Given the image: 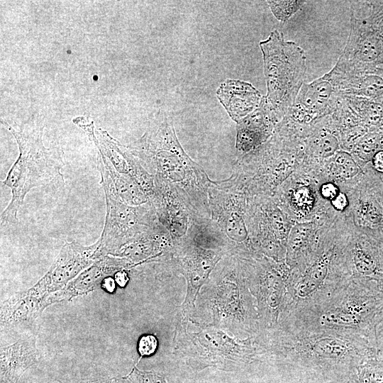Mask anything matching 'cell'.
Masks as SVG:
<instances>
[{"label": "cell", "mask_w": 383, "mask_h": 383, "mask_svg": "<svg viewBox=\"0 0 383 383\" xmlns=\"http://www.w3.org/2000/svg\"><path fill=\"white\" fill-rule=\"evenodd\" d=\"M323 177L318 165L304 163L279 187L277 203L294 223L332 216L319 194Z\"/></svg>", "instance_id": "cell-8"}, {"label": "cell", "mask_w": 383, "mask_h": 383, "mask_svg": "<svg viewBox=\"0 0 383 383\" xmlns=\"http://www.w3.org/2000/svg\"><path fill=\"white\" fill-rule=\"evenodd\" d=\"M289 378V383H323L312 377L304 374L291 376Z\"/></svg>", "instance_id": "cell-33"}, {"label": "cell", "mask_w": 383, "mask_h": 383, "mask_svg": "<svg viewBox=\"0 0 383 383\" xmlns=\"http://www.w3.org/2000/svg\"><path fill=\"white\" fill-rule=\"evenodd\" d=\"M113 276L116 284L121 287H124L129 280L128 273L123 269L118 270Z\"/></svg>", "instance_id": "cell-32"}, {"label": "cell", "mask_w": 383, "mask_h": 383, "mask_svg": "<svg viewBox=\"0 0 383 383\" xmlns=\"http://www.w3.org/2000/svg\"><path fill=\"white\" fill-rule=\"evenodd\" d=\"M333 69L383 72V1H350L348 38Z\"/></svg>", "instance_id": "cell-6"}, {"label": "cell", "mask_w": 383, "mask_h": 383, "mask_svg": "<svg viewBox=\"0 0 383 383\" xmlns=\"http://www.w3.org/2000/svg\"><path fill=\"white\" fill-rule=\"evenodd\" d=\"M216 96L230 117L237 123L257 109L263 98L252 84L234 79L222 82L216 91Z\"/></svg>", "instance_id": "cell-18"}, {"label": "cell", "mask_w": 383, "mask_h": 383, "mask_svg": "<svg viewBox=\"0 0 383 383\" xmlns=\"http://www.w3.org/2000/svg\"><path fill=\"white\" fill-rule=\"evenodd\" d=\"M126 377L130 383H167L163 376L152 372L140 370L136 365Z\"/></svg>", "instance_id": "cell-27"}, {"label": "cell", "mask_w": 383, "mask_h": 383, "mask_svg": "<svg viewBox=\"0 0 383 383\" xmlns=\"http://www.w3.org/2000/svg\"><path fill=\"white\" fill-rule=\"evenodd\" d=\"M60 383H130L126 377H109L102 374H91L84 376L63 377L56 379Z\"/></svg>", "instance_id": "cell-26"}, {"label": "cell", "mask_w": 383, "mask_h": 383, "mask_svg": "<svg viewBox=\"0 0 383 383\" xmlns=\"http://www.w3.org/2000/svg\"><path fill=\"white\" fill-rule=\"evenodd\" d=\"M267 84V102L279 122L293 106L304 83L306 57L296 43L273 30L260 42Z\"/></svg>", "instance_id": "cell-5"}, {"label": "cell", "mask_w": 383, "mask_h": 383, "mask_svg": "<svg viewBox=\"0 0 383 383\" xmlns=\"http://www.w3.org/2000/svg\"><path fill=\"white\" fill-rule=\"evenodd\" d=\"M278 123L263 96L259 107L238 122L237 148L245 152L258 148L271 138Z\"/></svg>", "instance_id": "cell-17"}, {"label": "cell", "mask_w": 383, "mask_h": 383, "mask_svg": "<svg viewBox=\"0 0 383 383\" xmlns=\"http://www.w3.org/2000/svg\"><path fill=\"white\" fill-rule=\"evenodd\" d=\"M340 95L383 98V72L349 73L333 68L322 76Z\"/></svg>", "instance_id": "cell-19"}, {"label": "cell", "mask_w": 383, "mask_h": 383, "mask_svg": "<svg viewBox=\"0 0 383 383\" xmlns=\"http://www.w3.org/2000/svg\"><path fill=\"white\" fill-rule=\"evenodd\" d=\"M347 106L370 129L379 128L383 118V98L341 95Z\"/></svg>", "instance_id": "cell-23"}, {"label": "cell", "mask_w": 383, "mask_h": 383, "mask_svg": "<svg viewBox=\"0 0 383 383\" xmlns=\"http://www.w3.org/2000/svg\"><path fill=\"white\" fill-rule=\"evenodd\" d=\"M382 319L383 290L374 283L350 279L324 303L278 327L353 333L375 344V328Z\"/></svg>", "instance_id": "cell-3"}, {"label": "cell", "mask_w": 383, "mask_h": 383, "mask_svg": "<svg viewBox=\"0 0 383 383\" xmlns=\"http://www.w3.org/2000/svg\"><path fill=\"white\" fill-rule=\"evenodd\" d=\"M1 123L16 138L19 155L5 179L1 182L11 192V199L1 215V225L18 221L17 214L26 194L33 188L63 181V152L59 148L45 146L43 125L26 122L16 131L6 121Z\"/></svg>", "instance_id": "cell-4"}, {"label": "cell", "mask_w": 383, "mask_h": 383, "mask_svg": "<svg viewBox=\"0 0 383 383\" xmlns=\"http://www.w3.org/2000/svg\"><path fill=\"white\" fill-rule=\"evenodd\" d=\"M268 5L274 17L279 21H287L301 9L304 1H268Z\"/></svg>", "instance_id": "cell-25"}, {"label": "cell", "mask_w": 383, "mask_h": 383, "mask_svg": "<svg viewBox=\"0 0 383 383\" xmlns=\"http://www.w3.org/2000/svg\"><path fill=\"white\" fill-rule=\"evenodd\" d=\"M375 345L378 356L383 358V319L375 328Z\"/></svg>", "instance_id": "cell-30"}, {"label": "cell", "mask_w": 383, "mask_h": 383, "mask_svg": "<svg viewBox=\"0 0 383 383\" xmlns=\"http://www.w3.org/2000/svg\"><path fill=\"white\" fill-rule=\"evenodd\" d=\"M100 287L107 293H113L116 288V282L113 276H107L103 279L101 282Z\"/></svg>", "instance_id": "cell-31"}, {"label": "cell", "mask_w": 383, "mask_h": 383, "mask_svg": "<svg viewBox=\"0 0 383 383\" xmlns=\"http://www.w3.org/2000/svg\"><path fill=\"white\" fill-rule=\"evenodd\" d=\"M361 178L349 191L348 218L357 228L383 237V179L367 162Z\"/></svg>", "instance_id": "cell-11"}, {"label": "cell", "mask_w": 383, "mask_h": 383, "mask_svg": "<svg viewBox=\"0 0 383 383\" xmlns=\"http://www.w3.org/2000/svg\"><path fill=\"white\" fill-rule=\"evenodd\" d=\"M290 273L286 261L260 260L252 269L250 284L257 301L260 331L278 326Z\"/></svg>", "instance_id": "cell-9"}, {"label": "cell", "mask_w": 383, "mask_h": 383, "mask_svg": "<svg viewBox=\"0 0 383 383\" xmlns=\"http://www.w3.org/2000/svg\"><path fill=\"white\" fill-rule=\"evenodd\" d=\"M40 354L32 338L19 339L1 348V383H17L23 372L35 365Z\"/></svg>", "instance_id": "cell-20"}, {"label": "cell", "mask_w": 383, "mask_h": 383, "mask_svg": "<svg viewBox=\"0 0 383 383\" xmlns=\"http://www.w3.org/2000/svg\"><path fill=\"white\" fill-rule=\"evenodd\" d=\"M255 339L267 360L289 376L308 375L323 383H346L362 362L377 355L374 343L348 332L277 327L260 331Z\"/></svg>", "instance_id": "cell-1"}, {"label": "cell", "mask_w": 383, "mask_h": 383, "mask_svg": "<svg viewBox=\"0 0 383 383\" xmlns=\"http://www.w3.org/2000/svg\"><path fill=\"white\" fill-rule=\"evenodd\" d=\"M346 383H383V358L376 355L365 360Z\"/></svg>", "instance_id": "cell-24"}, {"label": "cell", "mask_w": 383, "mask_h": 383, "mask_svg": "<svg viewBox=\"0 0 383 383\" xmlns=\"http://www.w3.org/2000/svg\"><path fill=\"white\" fill-rule=\"evenodd\" d=\"M46 307L45 297L35 296L27 289L16 293L1 304V326H16L30 323Z\"/></svg>", "instance_id": "cell-21"}, {"label": "cell", "mask_w": 383, "mask_h": 383, "mask_svg": "<svg viewBox=\"0 0 383 383\" xmlns=\"http://www.w3.org/2000/svg\"><path fill=\"white\" fill-rule=\"evenodd\" d=\"M99 244L98 240L89 246L76 242L65 243L47 273L27 290L43 298L62 289L82 272L100 260L96 254Z\"/></svg>", "instance_id": "cell-12"}, {"label": "cell", "mask_w": 383, "mask_h": 383, "mask_svg": "<svg viewBox=\"0 0 383 383\" xmlns=\"http://www.w3.org/2000/svg\"><path fill=\"white\" fill-rule=\"evenodd\" d=\"M364 166L348 151L340 150L321 164V170L328 179L341 187H353L363 174Z\"/></svg>", "instance_id": "cell-22"}, {"label": "cell", "mask_w": 383, "mask_h": 383, "mask_svg": "<svg viewBox=\"0 0 383 383\" xmlns=\"http://www.w3.org/2000/svg\"><path fill=\"white\" fill-rule=\"evenodd\" d=\"M157 345L158 341L154 335L144 334L141 335L137 343V350L140 358L154 354L157 348Z\"/></svg>", "instance_id": "cell-28"}, {"label": "cell", "mask_w": 383, "mask_h": 383, "mask_svg": "<svg viewBox=\"0 0 383 383\" xmlns=\"http://www.w3.org/2000/svg\"><path fill=\"white\" fill-rule=\"evenodd\" d=\"M345 257L351 279L374 283L383 290V237L365 232L350 221Z\"/></svg>", "instance_id": "cell-13"}, {"label": "cell", "mask_w": 383, "mask_h": 383, "mask_svg": "<svg viewBox=\"0 0 383 383\" xmlns=\"http://www.w3.org/2000/svg\"><path fill=\"white\" fill-rule=\"evenodd\" d=\"M127 264L128 262L124 258L106 255L82 272L65 288L49 294L47 302L50 305L89 293L99 287L104 278L113 275L118 270L123 269Z\"/></svg>", "instance_id": "cell-16"}, {"label": "cell", "mask_w": 383, "mask_h": 383, "mask_svg": "<svg viewBox=\"0 0 383 383\" xmlns=\"http://www.w3.org/2000/svg\"><path fill=\"white\" fill-rule=\"evenodd\" d=\"M336 219L319 218L295 223L288 236L286 262L290 270L305 267L321 250Z\"/></svg>", "instance_id": "cell-14"}, {"label": "cell", "mask_w": 383, "mask_h": 383, "mask_svg": "<svg viewBox=\"0 0 383 383\" xmlns=\"http://www.w3.org/2000/svg\"><path fill=\"white\" fill-rule=\"evenodd\" d=\"M338 94L323 77L310 83H304L293 106L285 115L301 125H311L332 113Z\"/></svg>", "instance_id": "cell-15"}, {"label": "cell", "mask_w": 383, "mask_h": 383, "mask_svg": "<svg viewBox=\"0 0 383 383\" xmlns=\"http://www.w3.org/2000/svg\"><path fill=\"white\" fill-rule=\"evenodd\" d=\"M181 342L188 362L193 368L202 370L217 367L224 370H237L250 363L263 360V348L255 338L233 339L216 328H204L196 333L185 332Z\"/></svg>", "instance_id": "cell-7"}, {"label": "cell", "mask_w": 383, "mask_h": 383, "mask_svg": "<svg viewBox=\"0 0 383 383\" xmlns=\"http://www.w3.org/2000/svg\"><path fill=\"white\" fill-rule=\"evenodd\" d=\"M350 221L338 218L321 250L304 267L291 270L279 325L327 301L350 280L345 257Z\"/></svg>", "instance_id": "cell-2"}, {"label": "cell", "mask_w": 383, "mask_h": 383, "mask_svg": "<svg viewBox=\"0 0 383 383\" xmlns=\"http://www.w3.org/2000/svg\"><path fill=\"white\" fill-rule=\"evenodd\" d=\"M97 168L106 204L104 226L98 240L97 254L102 259L117 254L137 234L136 227L143 223L140 211L129 207L118 195L106 167L99 157Z\"/></svg>", "instance_id": "cell-10"}, {"label": "cell", "mask_w": 383, "mask_h": 383, "mask_svg": "<svg viewBox=\"0 0 383 383\" xmlns=\"http://www.w3.org/2000/svg\"><path fill=\"white\" fill-rule=\"evenodd\" d=\"M368 163L376 173L383 177V149L377 151Z\"/></svg>", "instance_id": "cell-29"}]
</instances>
